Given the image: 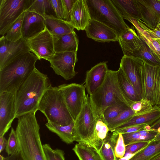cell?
Segmentation results:
<instances>
[{
  "instance_id": "1",
  "label": "cell",
  "mask_w": 160,
  "mask_h": 160,
  "mask_svg": "<svg viewBox=\"0 0 160 160\" xmlns=\"http://www.w3.org/2000/svg\"><path fill=\"white\" fill-rule=\"evenodd\" d=\"M36 112L18 117L16 132L18 150L23 160H46Z\"/></svg>"
},
{
  "instance_id": "2",
  "label": "cell",
  "mask_w": 160,
  "mask_h": 160,
  "mask_svg": "<svg viewBox=\"0 0 160 160\" xmlns=\"http://www.w3.org/2000/svg\"><path fill=\"white\" fill-rule=\"evenodd\" d=\"M51 85L47 75L35 68L15 94V118L36 112L41 98Z\"/></svg>"
},
{
  "instance_id": "3",
  "label": "cell",
  "mask_w": 160,
  "mask_h": 160,
  "mask_svg": "<svg viewBox=\"0 0 160 160\" xmlns=\"http://www.w3.org/2000/svg\"><path fill=\"white\" fill-rule=\"evenodd\" d=\"M38 60L33 53L29 52L15 58L0 70V93L8 92L15 94L36 68Z\"/></svg>"
},
{
  "instance_id": "4",
  "label": "cell",
  "mask_w": 160,
  "mask_h": 160,
  "mask_svg": "<svg viewBox=\"0 0 160 160\" xmlns=\"http://www.w3.org/2000/svg\"><path fill=\"white\" fill-rule=\"evenodd\" d=\"M38 110L42 113L48 122L65 126L75 121L58 87L51 85L46 91L39 103Z\"/></svg>"
},
{
  "instance_id": "5",
  "label": "cell",
  "mask_w": 160,
  "mask_h": 160,
  "mask_svg": "<svg viewBox=\"0 0 160 160\" xmlns=\"http://www.w3.org/2000/svg\"><path fill=\"white\" fill-rule=\"evenodd\" d=\"M89 97L97 115L102 118L103 112L109 106L122 101L130 107L133 102L121 90L118 81L116 71L109 69L103 83Z\"/></svg>"
},
{
  "instance_id": "6",
  "label": "cell",
  "mask_w": 160,
  "mask_h": 160,
  "mask_svg": "<svg viewBox=\"0 0 160 160\" xmlns=\"http://www.w3.org/2000/svg\"><path fill=\"white\" fill-rule=\"evenodd\" d=\"M86 1L91 19L108 26L119 36L129 28L111 0Z\"/></svg>"
},
{
  "instance_id": "7",
  "label": "cell",
  "mask_w": 160,
  "mask_h": 160,
  "mask_svg": "<svg viewBox=\"0 0 160 160\" xmlns=\"http://www.w3.org/2000/svg\"><path fill=\"white\" fill-rule=\"evenodd\" d=\"M98 116L88 94L81 110L75 120V141L88 143L94 133Z\"/></svg>"
},
{
  "instance_id": "8",
  "label": "cell",
  "mask_w": 160,
  "mask_h": 160,
  "mask_svg": "<svg viewBox=\"0 0 160 160\" xmlns=\"http://www.w3.org/2000/svg\"><path fill=\"white\" fill-rule=\"evenodd\" d=\"M33 0H0V34L4 36L12 24L29 7Z\"/></svg>"
},
{
  "instance_id": "9",
  "label": "cell",
  "mask_w": 160,
  "mask_h": 160,
  "mask_svg": "<svg viewBox=\"0 0 160 160\" xmlns=\"http://www.w3.org/2000/svg\"><path fill=\"white\" fill-rule=\"evenodd\" d=\"M143 61L133 56L123 55L120 67L134 87L140 99H144Z\"/></svg>"
},
{
  "instance_id": "10",
  "label": "cell",
  "mask_w": 160,
  "mask_h": 160,
  "mask_svg": "<svg viewBox=\"0 0 160 160\" xmlns=\"http://www.w3.org/2000/svg\"><path fill=\"white\" fill-rule=\"evenodd\" d=\"M74 120L80 112L87 97L83 84H63L58 87Z\"/></svg>"
},
{
  "instance_id": "11",
  "label": "cell",
  "mask_w": 160,
  "mask_h": 160,
  "mask_svg": "<svg viewBox=\"0 0 160 160\" xmlns=\"http://www.w3.org/2000/svg\"><path fill=\"white\" fill-rule=\"evenodd\" d=\"M143 62L144 99L160 108V67Z\"/></svg>"
},
{
  "instance_id": "12",
  "label": "cell",
  "mask_w": 160,
  "mask_h": 160,
  "mask_svg": "<svg viewBox=\"0 0 160 160\" xmlns=\"http://www.w3.org/2000/svg\"><path fill=\"white\" fill-rule=\"evenodd\" d=\"M45 59L48 61L55 73L66 80H70L77 74L74 68L77 61V52L66 51L55 52Z\"/></svg>"
},
{
  "instance_id": "13",
  "label": "cell",
  "mask_w": 160,
  "mask_h": 160,
  "mask_svg": "<svg viewBox=\"0 0 160 160\" xmlns=\"http://www.w3.org/2000/svg\"><path fill=\"white\" fill-rule=\"evenodd\" d=\"M25 40L30 52L38 60L44 59L55 53L53 36L46 27L39 33Z\"/></svg>"
},
{
  "instance_id": "14",
  "label": "cell",
  "mask_w": 160,
  "mask_h": 160,
  "mask_svg": "<svg viewBox=\"0 0 160 160\" xmlns=\"http://www.w3.org/2000/svg\"><path fill=\"white\" fill-rule=\"evenodd\" d=\"M30 52L25 39L22 38L16 41L0 38V70L17 57Z\"/></svg>"
},
{
  "instance_id": "15",
  "label": "cell",
  "mask_w": 160,
  "mask_h": 160,
  "mask_svg": "<svg viewBox=\"0 0 160 160\" xmlns=\"http://www.w3.org/2000/svg\"><path fill=\"white\" fill-rule=\"evenodd\" d=\"M15 94L8 92L0 93V137L4 136L15 118Z\"/></svg>"
},
{
  "instance_id": "16",
  "label": "cell",
  "mask_w": 160,
  "mask_h": 160,
  "mask_svg": "<svg viewBox=\"0 0 160 160\" xmlns=\"http://www.w3.org/2000/svg\"><path fill=\"white\" fill-rule=\"evenodd\" d=\"M84 30L87 36L95 41L118 42L119 36L114 30L96 20L91 19Z\"/></svg>"
},
{
  "instance_id": "17",
  "label": "cell",
  "mask_w": 160,
  "mask_h": 160,
  "mask_svg": "<svg viewBox=\"0 0 160 160\" xmlns=\"http://www.w3.org/2000/svg\"><path fill=\"white\" fill-rule=\"evenodd\" d=\"M142 22L148 28H156L160 21V0H137Z\"/></svg>"
},
{
  "instance_id": "18",
  "label": "cell",
  "mask_w": 160,
  "mask_h": 160,
  "mask_svg": "<svg viewBox=\"0 0 160 160\" xmlns=\"http://www.w3.org/2000/svg\"><path fill=\"white\" fill-rule=\"evenodd\" d=\"M107 62H100L87 72L84 86L89 95L94 92L105 81L109 70Z\"/></svg>"
},
{
  "instance_id": "19",
  "label": "cell",
  "mask_w": 160,
  "mask_h": 160,
  "mask_svg": "<svg viewBox=\"0 0 160 160\" xmlns=\"http://www.w3.org/2000/svg\"><path fill=\"white\" fill-rule=\"evenodd\" d=\"M46 26L44 18L36 13L25 11L22 23V38L33 37L43 31Z\"/></svg>"
},
{
  "instance_id": "20",
  "label": "cell",
  "mask_w": 160,
  "mask_h": 160,
  "mask_svg": "<svg viewBox=\"0 0 160 160\" xmlns=\"http://www.w3.org/2000/svg\"><path fill=\"white\" fill-rule=\"evenodd\" d=\"M91 19L86 0H77L72 8L69 22L78 31L83 30Z\"/></svg>"
},
{
  "instance_id": "21",
  "label": "cell",
  "mask_w": 160,
  "mask_h": 160,
  "mask_svg": "<svg viewBox=\"0 0 160 160\" xmlns=\"http://www.w3.org/2000/svg\"><path fill=\"white\" fill-rule=\"evenodd\" d=\"M118 42L124 55L131 56L138 50L142 44L141 38L136 33L134 26H132L119 36Z\"/></svg>"
},
{
  "instance_id": "22",
  "label": "cell",
  "mask_w": 160,
  "mask_h": 160,
  "mask_svg": "<svg viewBox=\"0 0 160 160\" xmlns=\"http://www.w3.org/2000/svg\"><path fill=\"white\" fill-rule=\"evenodd\" d=\"M123 19L141 20L142 14L137 0H111Z\"/></svg>"
},
{
  "instance_id": "23",
  "label": "cell",
  "mask_w": 160,
  "mask_h": 160,
  "mask_svg": "<svg viewBox=\"0 0 160 160\" xmlns=\"http://www.w3.org/2000/svg\"><path fill=\"white\" fill-rule=\"evenodd\" d=\"M44 18L45 26L53 37L60 36L74 31V27L68 21L53 16Z\"/></svg>"
},
{
  "instance_id": "24",
  "label": "cell",
  "mask_w": 160,
  "mask_h": 160,
  "mask_svg": "<svg viewBox=\"0 0 160 160\" xmlns=\"http://www.w3.org/2000/svg\"><path fill=\"white\" fill-rule=\"evenodd\" d=\"M53 41L55 52H77L79 40L75 31L60 36L53 37Z\"/></svg>"
},
{
  "instance_id": "25",
  "label": "cell",
  "mask_w": 160,
  "mask_h": 160,
  "mask_svg": "<svg viewBox=\"0 0 160 160\" xmlns=\"http://www.w3.org/2000/svg\"><path fill=\"white\" fill-rule=\"evenodd\" d=\"M160 118V108L157 106H154L152 110L147 112L134 115L128 121L118 127L113 131L119 129L134 125L146 124L151 126Z\"/></svg>"
},
{
  "instance_id": "26",
  "label": "cell",
  "mask_w": 160,
  "mask_h": 160,
  "mask_svg": "<svg viewBox=\"0 0 160 160\" xmlns=\"http://www.w3.org/2000/svg\"><path fill=\"white\" fill-rule=\"evenodd\" d=\"M45 125L49 131L55 133L66 143L70 144L75 141V121L65 126H60L48 122L45 124Z\"/></svg>"
},
{
  "instance_id": "27",
  "label": "cell",
  "mask_w": 160,
  "mask_h": 160,
  "mask_svg": "<svg viewBox=\"0 0 160 160\" xmlns=\"http://www.w3.org/2000/svg\"><path fill=\"white\" fill-rule=\"evenodd\" d=\"M109 132L107 124L103 118L98 116L94 133L87 144L92 146L98 151Z\"/></svg>"
},
{
  "instance_id": "28",
  "label": "cell",
  "mask_w": 160,
  "mask_h": 160,
  "mask_svg": "<svg viewBox=\"0 0 160 160\" xmlns=\"http://www.w3.org/2000/svg\"><path fill=\"white\" fill-rule=\"evenodd\" d=\"M118 134L115 132L109 133L98 152L102 160H117L114 152Z\"/></svg>"
},
{
  "instance_id": "29",
  "label": "cell",
  "mask_w": 160,
  "mask_h": 160,
  "mask_svg": "<svg viewBox=\"0 0 160 160\" xmlns=\"http://www.w3.org/2000/svg\"><path fill=\"white\" fill-rule=\"evenodd\" d=\"M116 74L119 84L125 96L133 102L141 100L134 87L120 67L116 71Z\"/></svg>"
},
{
  "instance_id": "30",
  "label": "cell",
  "mask_w": 160,
  "mask_h": 160,
  "mask_svg": "<svg viewBox=\"0 0 160 160\" xmlns=\"http://www.w3.org/2000/svg\"><path fill=\"white\" fill-rule=\"evenodd\" d=\"M72 150L79 160H102L98 151L87 143L78 142Z\"/></svg>"
},
{
  "instance_id": "31",
  "label": "cell",
  "mask_w": 160,
  "mask_h": 160,
  "mask_svg": "<svg viewBox=\"0 0 160 160\" xmlns=\"http://www.w3.org/2000/svg\"><path fill=\"white\" fill-rule=\"evenodd\" d=\"M158 132L153 130H148L143 128L138 131L130 133L122 134L126 146L137 142L152 141Z\"/></svg>"
},
{
  "instance_id": "32",
  "label": "cell",
  "mask_w": 160,
  "mask_h": 160,
  "mask_svg": "<svg viewBox=\"0 0 160 160\" xmlns=\"http://www.w3.org/2000/svg\"><path fill=\"white\" fill-rule=\"evenodd\" d=\"M160 156V140L151 141L148 145L128 160H152Z\"/></svg>"
},
{
  "instance_id": "33",
  "label": "cell",
  "mask_w": 160,
  "mask_h": 160,
  "mask_svg": "<svg viewBox=\"0 0 160 160\" xmlns=\"http://www.w3.org/2000/svg\"><path fill=\"white\" fill-rule=\"evenodd\" d=\"M142 40V46L131 56L139 58L149 65L160 67V60L158 57L148 45Z\"/></svg>"
},
{
  "instance_id": "34",
  "label": "cell",
  "mask_w": 160,
  "mask_h": 160,
  "mask_svg": "<svg viewBox=\"0 0 160 160\" xmlns=\"http://www.w3.org/2000/svg\"><path fill=\"white\" fill-rule=\"evenodd\" d=\"M26 11L34 12L43 17L48 16L57 17L50 0H33Z\"/></svg>"
},
{
  "instance_id": "35",
  "label": "cell",
  "mask_w": 160,
  "mask_h": 160,
  "mask_svg": "<svg viewBox=\"0 0 160 160\" xmlns=\"http://www.w3.org/2000/svg\"><path fill=\"white\" fill-rule=\"evenodd\" d=\"M128 20L133 25L138 36L148 45L160 60V44L152 39L146 31L141 28L137 21L132 19Z\"/></svg>"
},
{
  "instance_id": "36",
  "label": "cell",
  "mask_w": 160,
  "mask_h": 160,
  "mask_svg": "<svg viewBox=\"0 0 160 160\" xmlns=\"http://www.w3.org/2000/svg\"><path fill=\"white\" fill-rule=\"evenodd\" d=\"M130 107L125 102L119 101L108 107L103 114V118L107 123L121 113Z\"/></svg>"
},
{
  "instance_id": "37",
  "label": "cell",
  "mask_w": 160,
  "mask_h": 160,
  "mask_svg": "<svg viewBox=\"0 0 160 160\" xmlns=\"http://www.w3.org/2000/svg\"><path fill=\"white\" fill-rule=\"evenodd\" d=\"M135 115L134 112L130 108L123 111L107 123L109 131L113 132L116 129L128 121Z\"/></svg>"
},
{
  "instance_id": "38",
  "label": "cell",
  "mask_w": 160,
  "mask_h": 160,
  "mask_svg": "<svg viewBox=\"0 0 160 160\" xmlns=\"http://www.w3.org/2000/svg\"><path fill=\"white\" fill-rule=\"evenodd\" d=\"M25 12L15 21L7 32L6 35H4L7 39L16 41L22 38V26Z\"/></svg>"
},
{
  "instance_id": "39",
  "label": "cell",
  "mask_w": 160,
  "mask_h": 160,
  "mask_svg": "<svg viewBox=\"0 0 160 160\" xmlns=\"http://www.w3.org/2000/svg\"><path fill=\"white\" fill-rule=\"evenodd\" d=\"M46 160H65L64 151L60 149H52L48 144L43 145Z\"/></svg>"
},
{
  "instance_id": "40",
  "label": "cell",
  "mask_w": 160,
  "mask_h": 160,
  "mask_svg": "<svg viewBox=\"0 0 160 160\" xmlns=\"http://www.w3.org/2000/svg\"><path fill=\"white\" fill-rule=\"evenodd\" d=\"M153 106L145 99H141L132 102L130 108L134 112L135 115H138L147 112L153 108Z\"/></svg>"
},
{
  "instance_id": "41",
  "label": "cell",
  "mask_w": 160,
  "mask_h": 160,
  "mask_svg": "<svg viewBox=\"0 0 160 160\" xmlns=\"http://www.w3.org/2000/svg\"><path fill=\"white\" fill-rule=\"evenodd\" d=\"M18 143L16 131L12 128L7 145L5 148L6 152L8 156L12 155L17 150Z\"/></svg>"
},
{
  "instance_id": "42",
  "label": "cell",
  "mask_w": 160,
  "mask_h": 160,
  "mask_svg": "<svg viewBox=\"0 0 160 160\" xmlns=\"http://www.w3.org/2000/svg\"><path fill=\"white\" fill-rule=\"evenodd\" d=\"M151 141L137 142L126 146L124 156L128 154H135L139 152L147 146Z\"/></svg>"
},
{
  "instance_id": "43",
  "label": "cell",
  "mask_w": 160,
  "mask_h": 160,
  "mask_svg": "<svg viewBox=\"0 0 160 160\" xmlns=\"http://www.w3.org/2000/svg\"><path fill=\"white\" fill-rule=\"evenodd\" d=\"M126 146L122 134L119 133L114 148L115 154L117 158H121L124 157L126 152Z\"/></svg>"
},
{
  "instance_id": "44",
  "label": "cell",
  "mask_w": 160,
  "mask_h": 160,
  "mask_svg": "<svg viewBox=\"0 0 160 160\" xmlns=\"http://www.w3.org/2000/svg\"><path fill=\"white\" fill-rule=\"evenodd\" d=\"M138 25L142 29L146 31L153 39L157 41L160 44V30L155 29H151L148 27L141 20L137 21Z\"/></svg>"
},
{
  "instance_id": "45",
  "label": "cell",
  "mask_w": 160,
  "mask_h": 160,
  "mask_svg": "<svg viewBox=\"0 0 160 160\" xmlns=\"http://www.w3.org/2000/svg\"><path fill=\"white\" fill-rule=\"evenodd\" d=\"M77 0H62L65 20L70 22L73 5Z\"/></svg>"
},
{
  "instance_id": "46",
  "label": "cell",
  "mask_w": 160,
  "mask_h": 160,
  "mask_svg": "<svg viewBox=\"0 0 160 160\" xmlns=\"http://www.w3.org/2000/svg\"><path fill=\"white\" fill-rule=\"evenodd\" d=\"M50 0L57 17L65 20L62 0Z\"/></svg>"
},
{
  "instance_id": "47",
  "label": "cell",
  "mask_w": 160,
  "mask_h": 160,
  "mask_svg": "<svg viewBox=\"0 0 160 160\" xmlns=\"http://www.w3.org/2000/svg\"><path fill=\"white\" fill-rule=\"evenodd\" d=\"M146 124H140L128 127L117 129L113 132L118 134L130 133L136 132L142 129Z\"/></svg>"
},
{
  "instance_id": "48",
  "label": "cell",
  "mask_w": 160,
  "mask_h": 160,
  "mask_svg": "<svg viewBox=\"0 0 160 160\" xmlns=\"http://www.w3.org/2000/svg\"><path fill=\"white\" fill-rule=\"evenodd\" d=\"M5 160H23L19 152L18 148L12 155L5 158Z\"/></svg>"
},
{
  "instance_id": "49",
  "label": "cell",
  "mask_w": 160,
  "mask_h": 160,
  "mask_svg": "<svg viewBox=\"0 0 160 160\" xmlns=\"http://www.w3.org/2000/svg\"><path fill=\"white\" fill-rule=\"evenodd\" d=\"M150 126L151 130L160 132V118Z\"/></svg>"
},
{
  "instance_id": "50",
  "label": "cell",
  "mask_w": 160,
  "mask_h": 160,
  "mask_svg": "<svg viewBox=\"0 0 160 160\" xmlns=\"http://www.w3.org/2000/svg\"><path fill=\"white\" fill-rule=\"evenodd\" d=\"M8 141L4 136L0 137V153L4 149L7 145Z\"/></svg>"
},
{
  "instance_id": "51",
  "label": "cell",
  "mask_w": 160,
  "mask_h": 160,
  "mask_svg": "<svg viewBox=\"0 0 160 160\" xmlns=\"http://www.w3.org/2000/svg\"><path fill=\"white\" fill-rule=\"evenodd\" d=\"M160 140V132L158 133L156 136L151 141Z\"/></svg>"
},
{
  "instance_id": "52",
  "label": "cell",
  "mask_w": 160,
  "mask_h": 160,
  "mask_svg": "<svg viewBox=\"0 0 160 160\" xmlns=\"http://www.w3.org/2000/svg\"><path fill=\"white\" fill-rule=\"evenodd\" d=\"M156 28L157 29L160 30V21L159 22Z\"/></svg>"
},
{
  "instance_id": "53",
  "label": "cell",
  "mask_w": 160,
  "mask_h": 160,
  "mask_svg": "<svg viewBox=\"0 0 160 160\" xmlns=\"http://www.w3.org/2000/svg\"><path fill=\"white\" fill-rule=\"evenodd\" d=\"M5 158L3 157V156L1 155H0V160H5Z\"/></svg>"
},
{
  "instance_id": "54",
  "label": "cell",
  "mask_w": 160,
  "mask_h": 160,
  "mask_svg": "<svg viewBox=\"0 0 160 160\" xmlns=\"http://www.w3.org/2000/svg\"><path fill=\"white\" fill-rule=\"evenodd\" d=\"M152 160H160V156Z\"/></svg>"
}]
</instances>
